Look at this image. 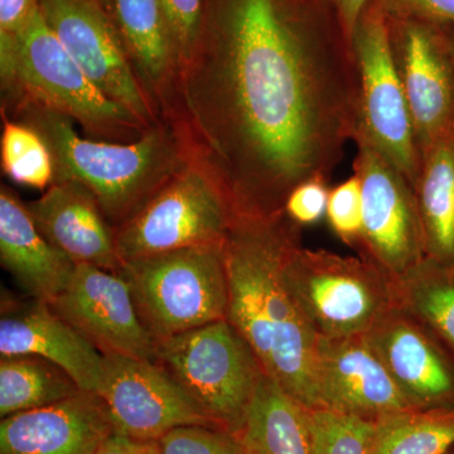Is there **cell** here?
I'll list each match as a JSON object with an SVG mask.
<instances>
[{
  "label": "cell",
  "mask_w": 454,
  "mask_h": 454,
  "mask_svg": "<svg viewBox=\"0 0 454 454\" xmlns=\"http://www.w3.org/2000/svg\"><path fill=\"white\" fill-rule=\"evenodd\" d=\"M394 284L395 306L454 354V267L426 258Z\"/></svg>",
  "instance_id": "24"
},
{
  "label": "cell",
  "mask_w": 454,
  "mask_h": 454,
  "mask_svg": "<svg viewBox=\"0 0 454 454\" xmlns=\"http://www.w3.org/2000/svg\"><path fill=\"white\" fill-rule=\"evenodd\" d=\"M76 382L64 370L35 356H3L0 360V415L43 408L79 395Z\"/></svg>",
  "instance_id": "25"
},
{
  "label": "cell",
  "mask_w": 454,
  "mask_h": 454,
  "mask_svg": "<svg viewBox=\"0 0 454 454\" xmlns=\"http://www.w3.org/2000/svg\"><path fill=\"white\" fill-rule=\"evenodd\" d=\"M51 307L104 356L157 361V340L140 319L121 273L76 265L65 291Z\"/></svg>",
  "instance_id": "14"
},
{
  "label": "cell",
  "mask_w": 454,
  "mask_h": 454,
  "mask_svg": "<svg viewBox=\"0 0 454 454\" xmlns=\"http://www.w3.org/2000/svg\"><path fill=\"white\" fill-rule=\"evenodd\" d=\"M26 205L42 235L74 265L121 273L115 230L85 188L56 181L40 199Z\"/></svg>",
  "instance_id": "20"
},
{
  "label": "cell",
  "mask_w": 454,
  "mask_h": 454,
  "mask_svg": "<svg viewBox=\"0 0 454 454\" xmlns=\"http://www.w3.org/2000/svg\"><path fill=\"white\" fill-rule=\"evenodd\" d=\"M387 13L404 14L437 25H454V0H379Z\"/></svg>",
  "instance_id": "33"
},
{
  "label": "cell",
  "mask_w": 454,
  "mask_h": 454,
  "mask_svg": "<svg viewBox=\"0 0 454 454\" xmlns=\"http://www.w3.org/2000/svg\"><path fill=\"white\" fill-rule=\"evenodd\" d=\"M3 114L37 130L52 152L56 181H70L94 197L110 225L129 220L190 158L173 122L163 121L134 142L82 138L67 116L23 103Z\"/></svg>",
  "instance_id": "3"
},
{
  "label": "cell",
  "mask_w": 454,
  "mask_h": 454,
  "mask_svg": "<svg viewBox=\"0 0 454 454\" xmlns=\"http://www.w3.org/2000/svg\"><path fill=\"white\" fill-rule=\"evenodd\" d=\"M2 110L35 104L77 122L86 137L134 142L146 128L106 98L47 25L41 11L17 35L0 33Z\"/></svg>",
  "instance_id": "4"
},
{
  "label": "cell",
  "mask_w": 454,
  "mask_h": 454,
  "mask_svg": "<svg viewBox=\"0 0 454 454\" xmlns=\"http://www.w3.org/2000/svg\"><path fill=\"white\" fill-rule=\"evenodd\" d=\"M42 17L90 82L149 129L164 119L98 0H40Z\"/></svg>",
  "instance_id": "10"
},
{
  "label": "cell",
  "mask_w": 454,
  "mask_h": 454,
  "mask_svg": "<svg viewBox=\"0 0 454 454\" xmlns=\"http://www.w3.org/2000/svg\"><path fill=\"white\" fill-rule=\"evenodd\" d=\"M365 339L411 411H454V354L413 317L393 307Z\"/></svg>",
  "instance_id": "15"
},
{
  "label": "cell",
  "mask_w": 454,
  "mask_h": 454,
  "mask_svg": "<svg viewBox=\"0 0 454 454\" xmlns=\"http://www.w3.org/2000/svg\"><path fill=\"white\" fill-rule=\"evenodd\" d=\"M143 324L155 340L226 319L223 247H191L122 262Z\"/></svg>",
  "instance_id": "5"
},
{
  "label": "cell",
  "mask_w": 454,
  "mask_h": 454,
  "mask_svg": "<svg viewBox=\"0 0 454 454\" xmlns=\"http://www.w3.org/2000/svg\"><path fill=\"white\" fill-rule=\"evenodd\" d=\"M160 454H245L235 434L207 426H184L155 442Z\"/></svg>",
  "instance_id": "29"
},
{
  "label": "cell",
  "mask_w": 454,
  "mask_h": 454,
  "mask_svg": "<svg viewBox=\"0 0 454 454\" xmlns=\"http://www.w3.org/2000/svg\"><path fill=\"white\" fill-rule=\"evenodd\" d=\"M40 11V0H0V33L17 35Z\"/></svg>",
  "instance_id": "34"
},
{
  "label": "cell",
  "mask_w": 454,
  "mask_h": 454,
  "mask_svg": "<svg viewBox=\"0 0 454 454\" xmlns=\"http://www.w3.org/2000/svg\"><path fill=\"white\" fill-rule=\"evenodd\" d=\"M330 2L333 3L343 32L351 43L358 20L372 0H330Z\"/></svg>",
  "instance_id": "35"
},
{
  "label": "cell",
  "mask_w": 454,
  "mask_h": 454,
  "mask_svg": "<svg viewBox=\"0 0 454 454\" xmlns=\"http://www.w3.org/2000/svg\"><path fill=\"white\" fill-rule=\"evenodd\" d=\"M0 355L35 356L64 370L83 393H100L106 356L50 304H32L3 313Z\"/></svg>",
  "instance_id": "19"
},
{
  "label": "cell",
  "mask_w": 454,
  "mask_h": 454,
  "mask_svg": "<svg viewBox=\"0 0 454 454\" xmlns=\"http://www.w3.org/2000/svg\"><path fill=\"white\" fill-rule=\"evenodd\" d=\"M113 434L115 429L103 399L80 393L3 418L0 454H97Z\"/></svg>",
  "instance_id": "17"
},
{
  "label": "cell",
  "mask_w": 454,
  "mask_h": 454,
  "mask_svg": "<svg viewBox=\"0 0 454 454\" xmlns=\"http://www.w3.org/2000/svg\"><path fill=\"white\" fill-rule=\"evenodd\" d=\"M236 211L214 173L190 153L186 164L129 220L115 229L121 262L223 247Z\"/></svg>",
  "instance_id": "7"
},
{
  "label": "cell",
  "mask_w": 454,
  "mask_h": 454,
  "mask_svg": "<svg viewBox=\"0 0 454 454\" xmlns=\"http://www.w3.org/2000/svg\"><path fill=\"white\" fill-rule=\"evenodd\" d=\"M301 247V226L284 212L236 211L223 244L227 321L243 334L265 375L304 408H318L315 381L316 333L284 280V267Z\"/></svg>",
  "instance_id": "2"
},
{
  "label": "cell",
  "mask_w": 454,
  "mask_h": 454,
  "mask_svg": "<svg viewBox=\"0 0 454 454\" xmlns=\"http://www.w3.org/2000/svg\"><path fill=\"white\" fill-rule=\"evenodd\" d=\"M354 170L363 188L361 256L393 280L427 258L414 188L378 152L357 140Z\"/></svg>",
  "instance_id": "11"
},
{
  "label": "cell",
  "mask_w": 454,
  "mask_h": 454,
  "mask_svg": "<svg viewBox=\"0 0 454 454\" xmlns=\"http://www.w3.org/2000/svg\"><path fill=\"white\" fill-rule=\"evenodd\" d=\"M446 454H454V448H452V450H450V452H448Z\"/></svg>",
  "instance_id": "38"
},
{
  "label": "cell",
  "mask_w": 454,
  "mask_h": 454,
  "mask_svg": "<svg viewBox=\"0 0 454 454\" xmlns=\"http://www.w3.org/2000/svg\"><path fill=\"white\" fill-rule=\"evenodd\" d=\"M97 454H155L154 442H136L122 435L113 434Z\"/></svg>",
  "instance_id": "36"
},
{
  "label": "cell",
  "mask_w": 454,
  "mask_h": 454,
  "mask_svg": "<svg viewBox=\"0 0 454 454\" xmlns=\"http://www.w3.org/2000/svg\"><path fill=\"white\" fill-rule=\"evenodd\" d=\"M325 216L340 240L356 247L363 230V188L356 175L330 191Z\"/></svg>",
  "instance_id": "30"
},
{
  "label": "cell",
  "mask_w": 454,
  "mask_h": 454,
  "mask_svg": "<svg viewBox=\"0 0 454 454\" xmlns=\"http://www.w3.org/2000/svg\"><path fill=\"white\" fill-rule=\"evenodd\" d=\"M414 192L427 258L454 267V130L424 149Z\"/></svg>",
  "instance_id": "23"
},
{
  "label": "cell",
  "mask_w": 454,
  "mask_h": 454,
  "mask_svg": "<svg viewBox=\"0 0 454 454\" xmlns=\"http://www.w3.org/2000/svg\"><path fill=\"white\" fill-rule=\"evenodd\" d=\"M286 288L317 337L365 336L395 307V284L369 260L298 247L286 267Z\"/></svg>",
  "instance_id": "6"
},
{
  "label": "cell",
  "mask_w": 454,
  "mask_h": 454,
  "mask_svg": "<svg viewBox=\"0 0 454 454\" xmlns=\"http://www.w3.org/2000/svg\"><path fill=\"white\" fill-rule=\"evenodd\" d=\"M312 454H370L375 422L327 408L309 409Z\"/></svg>",
  "instance_id": "28"
},
{
  "label": "cell",
  "mask_w": 454,
  "mask_h": 454,
  "mask_svg": "<svg viewBox=\"0 0 454 454\" xmlns=\"http://www.w3.org/2000/svg\"><path fill=\"white\" fill-rule=\"evenodd\" d=\"M315 381L318 408L372 422L411 409L365 336L318 337Z\"/></svg>",
  "instance_id": "16"
},
{
  "label": "cell",
  "mask_w": 454,
  "mask_h": 454,
  "mask_svg": "<svg viewBox=\"0 0 454 454\" xmlns=\"http://www.w3.org/2000/svg\"><path fill=\"white\" fill-rule=\"evenodd\" d=\"M2 114L0 164L3 173L20 186L46 191L55 182L52 152L43 137L25 122Z\"/></svg>",
  "instance_id": "27"
},
{
  "label": "cell",
  "mask_w": 454,
  "mask_h": 454,
  "mask_svg": "<svg viewBox=\"0 0 454 454\" xmlns=\"http://www.w3.org/2000/svg\"><path fill=\"white\" fill-rule=\"evenodd\" d=\"M328 197L327 178H310L289 193L284 203V214L298 226L313 225L327 214Z\"/></svg>",
  "instance_id": "32"
},
{
  "label": "cell",
  "mask_w": 454,
  "mask_h": 454,
  "mask_svg": "<svg viewBox=\"0 0 454 454\" xmlns=\"http://www.w3.org/2000/svg\"><path fill=\"white\" fill-rule=\"evenodd\" d=\"M391 50L420 152L454 130V61L441 25L387 13Z\"/></svg>",
  "instance_id": "13"
},
{
  "label": "cell",
  "mask_w": 454,
  "mask_h": 454,
  "mask_svg": "<svg viewBox=\"0 0 454 454\" xmlns=\"http://www.w3.org/2000/svg\"><path fill=\"white\" fill-rule=\"evenodd\" d=\"M358 76L355 142L366 143L415 187L422 166L413 118L391 50L389 18L372 0L352 37Z\"/></svg>",
  "instance_id": "9"
},
{
  "label": "cell",
  "mask_w": 454,
  "mask_h": 454,
  "mask_svg": "<svg viewBox=\"0 0 454 454\" xmlns=\"http://www.w3.org/2000/svg\"><path fill=\"white\" fill-rule=\"evenodd\" d=\"M164 121L175 114L182 62L160 0H98Z\"/></svg>",
  "instance_id": "18"
},
{
  "label": "cell",
  "mask_w": 454,
  "mask_h": 454,
  "mask_svg": "<svg viewBox=\"0 0 454 454\" xmlns=\"http://www.w3.org/2000/svg\"><path fill=\"white\" fill-rule=\"evenodd\" d=\"M235 435L245 454H312L309 409L268 375Z\"/></svg>",
  "instance_id": "22"
},
{
  "label": "cell",
  "mask_w": 454,
  "mask_h": 454,
  "mask_svg": "<svg viewBox=\"0 0 454 454\" xmlns=\"http://www.w3.org/2000/svg\"><path fill=\"white\" fill-rule=\"evenodd\" d=\"M450 37V51H452L453 61H454V35H448Z\"/></svg>",
  "instance_id": "37"
},
{
  "label": "cell",
  "mask_w": 454,
  "mask_h": 454,
  "mask_svg": "<svg viewBox=\"0 0 454 454\" xmlns=\"http://www.w3.org/2000/svg\"><path fill=\"white\" fill-rule=\"evenodd\" d=\"M317 0H214L182 70L175 114L188 152L238 212H284L298 184L330 177L354 140L358 76L339 17Z\"/></svg>",
  "instance_id": "1"
},
{
  "label": "cell",
  "mask_w": 454,
  "mask_h": 454,
  "mask_svg": "<svg viewBox=\"0 0 454 454\" xmlns=\"http://www.w3.org/2000/svg\"><path fill=\"white\" fill-rule=\"evenodd\" d=\"M157 361L212 422L232 434L265 375L252 346L227 319L157 340Z\"/></svg>",
  "instance_id": "8"
},
{
  "label": "cell",
  "mask_w": 454,
  "mask_h": 454,
  "mask_svg": "<svg viewBox=\"0 0 454 454\" xmlns=\"http://www.w3.org/2000/svg\"><path fill=\"white\" fill-rule=\"evenodd\" d=\"M0 262L33 301L50 306L76 268L42 235L26 203L5 184L0 187Z\"/></svg>",
  "instance_id": "21"
},
{
  "label": "cell",
  "mask_w": 454,
  "mask_h": 454,
  "mask_svg": "<svg viewBox=\"0 0 454 454\" xmlns=\"http://www.w3.org/2000/svg\"><path fill=\"white\" fill-rule=\"evenodd\" d=\"M154 444H155V442H154ZM155 454H160V453H158L157 446H155Z\"/></svg>",
  "instance_id": "39"
},
{
  "label": "cell",
  "mask_w": 454,
  "mask_h": 454,
  "mask_svg": "<svg viewBox=\"0 0 454 454\" xmlns=\"http://www.w3.org/2000/svg\"><path fill=\"white\" fill-rule=\"evenodd\" d=\"M454 448V411H399L376 420L370 454H446Z\"/></svg>",
  "instance_id": "26"
},
{
  "label": "cell",
  "mask_w": 454,
  "mask_h": 454,
  "mask_svg": "<svg viewBox=\"0 0 454 454\" xmlns=\"http://www.w3.org/2000/svg\"><path fill=\"white\" fill-rule=\"evenodd\" d=\"M175 38L182 70L192 56L201 32L205 0H160Z\"/></svg>",
  "instance_id": "31"
},
{
  "label": "cell",
  "mask_w": 454,
  "mask_h": 454,
  "mask_svg": "<svg viewBox=\"0 0 454 454\" xmlns=\"http://www.w3.org/2000/svg\"><path fill=\"white\" fill-rule=\"evenodd\" d=\"M103 399L116 434L157 442L184 426L220 428L158 361L106 355Z\"/></svg>",
  "instance_id": "12"
}]
</instances>
